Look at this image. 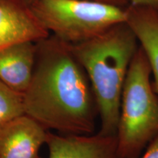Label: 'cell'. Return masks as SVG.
I'll return each instance as SVG.
<instances>
[{
  "label": "cell",
  "instance_id": "obj_11",
  "mask_svg": "<svg viewBox=\"0 0 158 158\" xmlns=\"http://www.w3.org/2000/svg\"><path fill=\"white\" fill-rule=\"evenodd\" d=\"M139 158H158V136L152 140Z\"/></svg>",
  "mask_w": 158,
  "mask_h": 158
},
{
  "label": "cell",
  "instance_id": "obj_12",
  "mask_svg": "<svg viewBox=\"0 0 158 158\" xmlns=\"http://www.w3.org/2000/svg\"><path fill=\"white\" fill-rule=\"evenodd\" d=\"M130 5L147 7L158 12V0H130Z\"/></svg>",
  "mask_w": 158,
  "mask_h": 158
},
{
  "label": "cell",
  "instance_id": "obj_10",
  "mask_svg": "<svg viewBox=\"0 0 158 158\" xmlns=\"http://www.w3.org/2000/svg\"><path fill=\"white\" fill-rule=\"evenodd\" d=\"M23 114V93L13 89L0 80V126Z\"/></svg>",
  "mask_w": 158,
  "mask_h": 158
},
{
  "label": "cell",
  "instance_id": "obj_14",
  "mask_svg": "<svg viewBox=\"0 0 158 158\" xmlns=\"http://www.w3.org/2000/svg\"><path fill=\"white\" fill-rule=\"evenodd\" d=\"M38 1V0H23V2L27 4V5L29 6V7H31V5H33L35 2H37Z\"/></svg>",
  "mask_w": 158,
  "mask_h": 158
},
{
  "label": "cell",
  "instance_id": "obj_13",
  "mask_svg": "<svg viewBox=\"0 0 158 158\" xmlns=\"http://www.w3.org/2000/svg\"><path fill=\"white\" fill-rule=\"evenodd\" d=\"M88 1L97 2H101L108 5H115L117 7H126L130 5V0H88Z\"/></svg>",
  "mask_w": 158,
  "mask_h": 158
},
{
  "label": "cell",
  "instance_id": "obj_2",
  "mask_svg": "<svg viewBox=\"0 0 158 158\" xmlns=\"http://www.w3.org/2000/svg\"><path fill=\"white\" fill-rule=\"evenodd\" d=\"M70 45L87 74L95 97L100 122L98 133L116 135L124 81L139 48L135 33L123 21L92 38Z\"/></svg>",
  "mask_w": 158,
  "mask_h": 158
},
{
  "label": "cell",
  "instance_id": "obj_9",
  "mask_svg": "<svg viewBox=\"0 0 158 158\" xmlns=\"http://www.w3.org/2000/svg\"><path fill=\"white\" fill-rule=\"evenodd\" d=\"M126 22L135 33L149 61L154 90L158 94V12L129 5L126 7Z\"/></svg>",
  "mask_w": 158,
  "mask_h": 158
},
{
  "label": "cell",
  "instance_id": "obj_7",
  "mask_svg": "<svg viewBox=\"0 0 158 158\" xmlns=\"http://www.w3.org/2000/svg\"><path fill=\"white\" fill-rule=\"evenodd\" d=\"M49 35L23 0H0V48L23 40L36 42Z\"/></svg>",
  "mask_w": 158,
  "mask_h": 158
},
{
  "label": "cell",
  "instance_id": "obj_1",
  "mask_svg": "<svg viewBox=\"0 0 158 158\" xmlns=\"http://www.w3.org/2000/svg\"><path fill=\"white\" fill-rule=\"evenodd\" d=\"M23 95L26 115L62 135L94 134L98 108L89 79L71 45L54 35L36 41L32 77Z\"/></svg>",
  "mask_w": 158,
  "mask_h": 158
},
{
  "label": "cell",
  "instance_id": "obj_4",
  "mask_svg": "<svg viewBox=\"0 0 158 158\" xmlns=\"http://www.w3.org/2000/svg\"><path fill=\"white\" fill-rule=\"evenodd\" d=\"M33 13L51 35L76 44L126 21V7L88 0H38Z\"/></svg>",
  "mask_w": 158,
  "mask_h": 158
},
{
  "label": "cell",
  "instance_id": "obj_6",
  "mask_svg": "<svg viewBox=\"0 0 158 158\" xmlns=\"http://www.w3.org/2000/svg\"><path fill=\"white\" fill-rule=\"evenodd\" d=\"M49 158H122L116 135H58L48 131Z\"/></svg>",
  "mask_w": 158,
  "mask_h": 158
},
{
  "label": "cell",
  "instance_id": "obj_15",
  "mask_svg": "<svg viewBox=\"0 0 158 158\" xmlns=\"http://www.w3.org/2000/svg\"><path fill=\"white\" fill-rule=\"evenodd\" d=\"M37 158H41V157H40V156H39V157H37Z\"/></svg>",
  "mask_w": 158,
  "mask_h": 158
},
{
  "label": "cell",
  "instance_id": "obj_8",
  "mask_svg": "<svg viewBox=\"0 0 158 158\" xmlns=\"http://www.w3.org/2000/svg\"><path fill=\"white\" fill-rule=\"evenodd\" d=\"M36 42L23 40L0 48V80L24 93L34 71Z\"/></svg>",
  "mask_w": 158,
  "mask_h": 158
},
{
  "label": "cell",
  "instance_id": "obj_5",
  "mask_svg": "<svg viewBox=\"0 0 158 158\" xmlns=\"http://www.w3.org/2000/svg\"><path fill=\"white\" fill-rule=\"evenodd\" d=\"M48 130L23 114L0 126V158H37Z\"/></svg>",
  "mask_w": 158,
  "mask_h": 158
},
{
  "label": "cell",
  "instance_id": "obj_3",
  "mask_svg": "<svg viewBox=\"0 0 158 158\" xmlns=\"http://www.w3.org/2000/svg\"><path fill=\"white\" fill-rule=\"evenodd\" d=\"M152 70L139 45L122 90L116 139L122 158H139L158 136V94L151 81Z\"/></svg>",
  "mask_w": 158,
  "mask_h": 158
}]
</instances>
